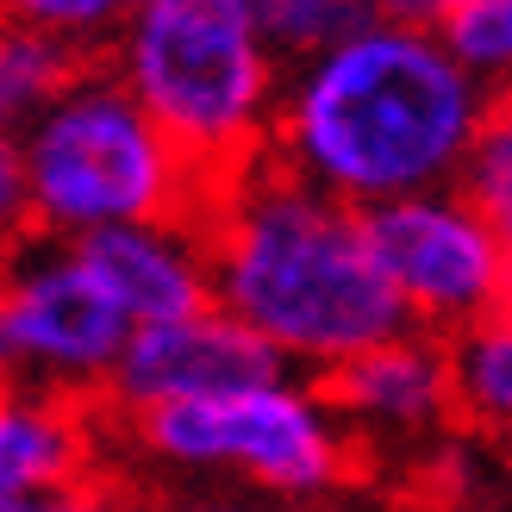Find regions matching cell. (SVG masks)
<instances>
[{"label":"cell","mask_w":512,"mask_h":512,"mask_svg":"<svg viewBox=\"0 0 512 512\" xmlns=\"http://www.w3.org/2000/svg\"><path fill=\"white\" fill-rule=\"evenodd\" d=\"M488 88L438 32L369 19L325 57L281 69L269 163L350 213L456 188Z\"/></svg>","instance_id":"obj_1"},{"label":"cell","mask_w":512,"mask_h":512,"mask_svg":"<svg viewBox=\"0 0 512 512\" xmlns=\"http://www.w3.org/2000/svg\"><path fill=\"white\" fill-rule=\"evenodd\" d=\"M69 250L132 331L169 325V319H188L200 306H213L207 244H200L194 219L119 225V232H94L82 244H69Z\"/></svg>","instance_id":"obj_10"},{"label":"cell","mask_w":512,"mask_h":512,"mask_svg":"<svg viewBox=\"0 0 512 512\" xmlns=\"http://www.w3.org/2000/svg\"><path fill=\"white\" fill-rule=\"evenodd\" d=\"M107 75L207 188L269 157L281 63L244 0H144L107 38Z\"/></svg>","instance_id":"obj_3"},{"label":"cell","mask_w":512,"mask_h":512,"mask_svg":"<svg viewBox=\"0 0 512 512\" xmlns=\"http://www.w3.org/2000/svg\"><path fill=\"white\" fill-rule=\"evenodd\" d=\"M0 512H157L132 481L119 475H88L75 488H57V494H32V500H0Z\"/></svg>","instance_id":"obj_18"},{"label":"cell","mask_w":512,"mask_h":512,"mask_svg":"<svg viewBox=\"0 0 512 512\" xmlns=\"http://www.w3.org/2000/svg\"><path fill=\"white\" fill-rule=\"evenodd\" d=\"M163 512H338V506H269L244 494H175Z\"/></svg>","instance_id":"obj_21"},{"label":"cell","mask_w":512,"mask_h":512,"mask_svg":"<svg viewBox=\"0 0 512 512\" xmlns=\"http://www.w3.org/2000/svg\"><path fill=\"white\" fill-rule=\"evenodd\" d=\"M32 238L82 244L119 225L194 219L207 182L182 163L144 107L107 69H82L32 132L19 138Z\"/></svg>","instance_id":"obj_5"},{"label":"cell","mask_w":512,"mask_h":512,"mask_svg":"<svg viewBox=\"0 0 512 512\" xmlns=\"http://www.w3.org/2000/svg\"><path fill=\"white\" fill-rule=\"evenodd\" d=\"M244 7L256 19V38L269 44V57L281 69L313 63V57H325L331 44H344L350 32L369 25L363 0H244Z\"/></svg>","instance_id":"obj_14"},{"label":"cell","mask_w":512,"mask_h":512,"mask_svg":"<svg viewBox=\"0 0 512 512\" xmlns=\"http://www.w3.org/2000/svg\"><path fill=\"white\" fill-rule=\"evenodd\" d=\"M82 69H88L82 50H69L63 38H44L19 19H0V144H19Z\"/></svg>","instance_id":"obj_13"},{"label":"cell","mask_w":512,"mask_h":512,"mask_svg":"<svg viewBox=\"0 0 512 512\" xmlns=\"http://www.w3.org/2000/svg\"><path fill=\"white\" fill-rule=\"evenodd\" d=\"M194 225L207 244L213 306L288 375L325 381L350 356L406 331L369 256L363 213L313 194L269 157L213 182Z\"/></svg>","instance_id":"obj_2"},{"label":"cell","mask_w":512,"mask_h":512,"mask_svg":"<svg viewBox=\"0 0 512 512\" xmlns=\"http://www.w3.org/2000/svg\"><path fill=\"white\" fill-rule=\"evenodd\" d=\"M456 194L494 225L512 250V88L488 100L481 113V132L463 157V175H456Z\"/></svg>","instance_id":"obj_15"},{"label":"cell","mask_w":512,"mask_h":512,"mask_svg":"<svg viewBox=\"0 0 512 512\" xmlns=\"http://www.w3.org/2000/svg\"><path fill=\"white\" fill-rule=\"evenodd\" d=\"M506 263H512V250H506Z\"/></svg>","instance_id":"obj_23"},{"label":"cell","mask_w":512,"mask_h":512,"mask_svg":"<svg viewBox=\"0 0 512 512\" xmlns=\"http://www.w3.org/2000/svg\"><path fill=\"white\" fill-rule=\"evenodd\" d=\"M438 38L488 94L512 88V0H469Z\"/></svg>","instance_id":"obj_16"},{"label":"cell","mask_w":512,"mask_h":512,"mask_svg":"<svg viewBox=\"0 0 512 512\" xmlns=\"http://www.w3.org/2000/svg\"><path fill=\"white\" fill-rule=\"evenodd\" d=\"M363 238L400 319L425 338H456L512 300L506 238L456 188H431L363 213Z\"/></svg>","instance_id":"obj_7"},{"label":"cell","mask_w":512,"mask_h":512,"mask_svg":"<svg viewBox=\"0 0 512 512\" xmlns=\"http://www.w3.org/2000/svg\"><path fill=\"white\" fill-rule=\"evenodd\" d=\"M132 325L94 288L69 244L25 238L0 256V388H44L69 400L107 394Z\"/></svg>","instance_id":"obj_6"},{"label":"cell","mask_w":512,"mask_h":512,"mask_svg":"<svg viewBox=\"0 0 512 512\" xmlns=\"http://www.w3.org/2000/svg\"><path fill=\"white\" fill-rule=\"evenodd\" d=\"M100 475V419L94 400L0 388V500L57 494Z\"/></svg>","instance_id":"obj_11"},{"label":"cell","mask_w":512,"mask_h":512,"mask_svg":"<svg viewBox=\"0 0 512 512\" xmlns=\"http://www.w3.org/2000/svg\"><path fill=\"white\" fill-rule=\"evenodd\" d=\"M144 0H0V19H19V25H32V32L44 38H63L69 50H88L94 44H107L125 13H138Z\"/></svg>","instance_id":"obj_17"},{"label":"cell","mask_w":512,"mask_h":512,"mask_svg":"<svg viewBox=\"0 0 512 512\" xmlns=\"http://www.w3.org/2000/svg\"><path fill=\"white\" fill-rule=\"evenodd\" d=\"M325 400L338 413L350 450L369 463H438L444 438L456 431V388H450V356L444 338L425 331H394L375 350L350 356L344 369H331Z\"/></svg>","instance_id":"obj_8"},{"label":"cell","mask_w":512,"mask_h":512,"mask_svg":"<svg viewBox=\"0 0 512 512\" xmlns=\"http://www.w3.org/2000/svg\"><path fill=\"white\" fill-rule=\"evenodd\" d=\"M25 238H32V207H25L19 144H0V256H13Z\"/></svg>","instance_id":"obj_19"},{"label":"cell","mask_w":512,"mask_h":512,"mask_svg":"<svg viewBox=\"0 0 512 512\" xmlns=\"http://www.w3.org/2000/svg\"><path fill=\"white\" fill-rule=\"evenodd\" d=\"M444 356L456 388V425L512 444V300L444 338Z\"/></svg>","instance_id":"obj_12"},{"label":"cell","mask_w":512,"mask_h":512,"mask_svg":"<svg viewBox=\"0 0 512 512\" xmlns=\"http://www.w3.org/2000/svg\"><path fill=\"white\" fill-rule=\"evenodd\" d=\"M369 19L381 25H406V32H444V25L469 7V0H363Z\"/></svg>","instance_id":"obj_20"},{"label":"cell","mask_w":512,"mask_h":512,"mask_svg":"<svg viewBox=\"0 0 512 512\" xmlns=\"http://www.w3.org/2000/svg\"><path fill=\"white\" fill-rule=\"evenodd\" d=\"M425 512H512V500H494V494H450V500H431Z\"/></svg>","instance_id":"obj_22"},{"label":"cell","mask_w":512,"mask_h":512,"mask_svg":"<svg viewBox=\"0 0 512 512\" xmlns=\"http://www.w3.org/2000/svg\"><path fill=\"white\" fill-rule=\"evenodd\" d=\"M125 444L188 494H244L269 506H331L363 475L325 388L288 369L219 400L132 413Z\"/></svg>","instance_id":"obj_4"},{"label":"cell","mask_w":512,"mask_h":512,"mask_svg":"<svg viewBox=\"0 0 512 512\" xmlns=\"http://www.w3.org/2000/svg\"><path fill=\"white\" fill-rule=\"evenodd\" d=\"M275 369L281 363L244 325H232L219 306H200L188 319L144 325V331L125 338L113 381H107V400H113L119 419H132V413H157V406L238 394V388H250V381H263Z\"/></svg>","instance_id":"obj_9"}]
</instances>
